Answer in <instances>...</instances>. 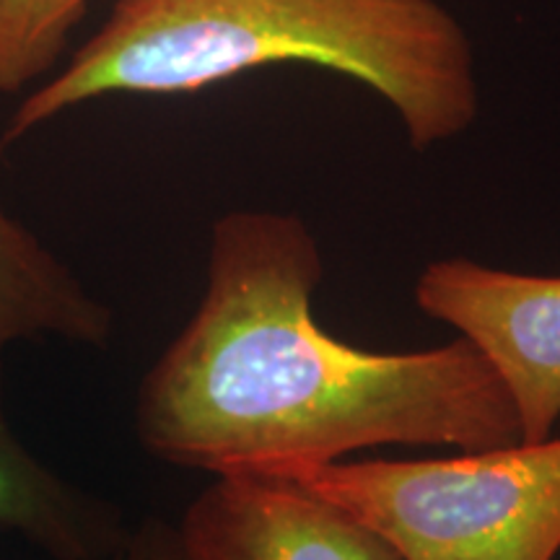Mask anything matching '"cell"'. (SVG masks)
<instances>
[{"mask_svg": "<svg viewBox=\"0 0 560 560\" xmlns=\"http://www.w3.org/2000/svg\"><path fill=\"white\" fill-rule=\"evenodd\" d=\"M107 560H195L182 540L177 524L145 520L125 535Z\"/></svg>", "mask_w": 560, "mask_h": 560, "instance_id": "9", "label": "cell"}, {"mask_svg": "<svg viewBox=\"0 0 560 560\" xmlns=\"http://www.w3.org/2000/svg\"><path fill=\"white\" fill-rule=\"evenodd\" d=\"M112 327L107 306L0 206V353L37 338L107 346Z\"/></svg>", "mask_w": 560, "mask_h": 560, "instance_id": "7", "label": "cell"}, {"mask_svg": "<svg viewBox=\"0 0 560 560\" xmlns=\"http://www.w3.org/2000/svg\"><path fill=\"white\" fill-rule=\"evenodd\" d=\"M319 280V244L299 215H221L200 306L140 384L143 450L226 478L384 444L478 452L522 441L514 402L472 342L416 353L348 346L314 319Z\"/></svg>", "mask_w": 560, "mask_h": 560, "instance_id": "1", "label": "cell"}, {"mask_svg": "<svg viewBox=\"0 0 560 560\" xmlns=\"http://www.w3.org/2000/svg\"><path fill=\"white\" fill-rule=\"evenodd\" d=\"M416 304L480 350L514 402L522 441L552 436L560 420V276L450 257L420 272Z\"/></svg>", "mask_w": 560, "mask_h": 560, "instance_id": "4", "label": "cell"}, {"mask_svg": "<svg viewBox=\"0 0 560 560\" xmlns=\"http://www.w3.org/2000/svg\"><path fill=\"white\" fill-rule=\"evenodd\" d=\"M177 527L195 560H402L359 516L280 475L215 478Z\"/></svg>", "mask_w": 560, "mask_h": 560, "instance_id": "5", "label": "cell"}, {"mask_svg": "<svg viewBox=\"0 0 560 560\" xmlns=\"http://www.w3.org/2000/svg\"><path fill=\"white\" fill-rule=\"evenodd\" d=\"M380 532L402 560H552L560 439L444 459L330 462L280 472Z\"/></svg>", "mask_w": 560, "mask_h": 560, "instance_id": "3", "label": "cell"}, {"mask_svg": "<svg viewBox=\"0 0 560 560\" xmlns=\"http://www.w3.org/2000/svg\"><path fill=\"white\" fill-rule=\"evenodd\" d=\"M270 66L325 68L371 89L418 151L462 136L480 109L470 37L436 0H117L19 104L0 145L100 96L195 94Z\"/></svg>", "mask_w": 560, "mask_h": 560, "instance_id": "2", "label": "cell"}, {"mask_svg": "<svg viewBox=\"0 0 560 560\" xmlns=\"http://www.w3.org/2000/svg\"><path fill=\"white\" fill-rule=\"evenodd\" d=\"M0 529L52 560H107L128 535L117 511L58 478L21 444L0 392Z\"/></svg>", "mask_w": 560, "mask_h": 560, "instance_id": "6", "label": "cell"}, {"mask_svg": "<svg viewBox=\"0 0 560 560\" xmlns=\"http://www.w3.org/2000/svg\"><path fill=\"white\" fill-rule=\"evenodd\" d=\"M91 0H0V94L50 73Z\"/></svg>", "mask_w": 560, "mask_h": 560, "instance_id": "8", "label": "cell"}]
</instances>
